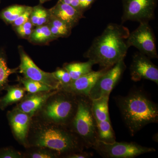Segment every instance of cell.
Masks as SVG:
<instances>
[{"instance_id": "1", "label": "cell", "mask_w": 158, "mask_h": 158, "mask_svg": "<svg viewBox=\"0 0 158 158\" xmlns=\"http://www.w3.org/2000/svg\"><path fill=\"white\" fill-rule=\"evenodd\" d=\"M31 147L47 148L63 158L69 154L83 151L86 147L81 139L68 127L36 116L31 118L27 138V148Z\"/></svg>"}, {"instance_id": "2", "label": "cell", "mask_w": 158, "mask_h": 158, "mask_svg": "<svg viewBox=\"0 0 158 158\" xmlns=\"http://www.w3.org/2000/svg\"><path fill=\"white\" fill-rule=\"evenodd\" d=\"M130 31L122 25L110 23L93 40L84 57L104 69H109L124 59L129 47L127 40Z\"/></svg>"}, {"instance_id": "3", "label": "cell", "mask_w": 158, "mask_h": 158, "mask_svg": "<svg viewBox=\"0 0 158 158\" xmlns=\"http://www.w3.org/2000/svg\"><path fill=\"white\" fill-rule=\"evenodd\" d=\"M116 102L131 135L148 124L157 123L158 105L142 90H131L126 96L117 97Z\"/></svg>"}, {"instance_id": "4", "label": "cell", "mask_w": 158, "mask_h": 158, "mask_svg": "<svg viewBox=\"0 0 158 158\" xmlns=\"http://www.w3.org/2000/svg\"><path fill=\"white\" fill-rule=\"evenodd\" d=\"M78 96L57 90L48 98L34 116L50 122L68 127L76 113Z\"/></svg>"}, {"instance_id": "5", "label": "cell", "mask_w": 158, "mask_h": 158, "mask_svg": "<svg viewBox=\"0 0 158 158\" xmlns=\"http://www.w3.org/2000/svg\"><path fill=\"white\" fill-rule=\"evenodd\" d=\"M76 113L68 127L84 142L92 148L98 141L97 123L91 109L92 101L88 96H78Z\"/></svg>"}, {"instance_id": "6", "label": "cell", "mask_w": 158, "mask_h": 158, "mask_svg": "<svg viewBox=\"0 0 158 158\" xmlns=\"http://www.w3.org/2000/svg\"><path fill=\"white\" fill-rule=\"evenodd\" d=\"M92 148L103 157L107 158H133L156 151L153 148L144 147L133 142L106 143L98 140Z\"/></svg>"}, {"instance_id": "7", "label": "cell", "mask_w": 158, "mask_h": 158, "mask_svg": "<svg viewBox=\"0 0 158 158\" xmlns=\"http://www.w3.org/2000/svg\"><path fill=\"white\" fill-rule=\"evenodd\" d=\"M139 23L137 29L130 32L127 40L129 47L136 48L150 59H157L156 37L152 28L149 23Z\"/></svg>"}, {"instance_id": "8", "label": "cell", "mask_w": 158, "mask_h": 158, "mask_svg": "<svg viewBox=\"0 0 158 158\" xmlns=\"http://www.w3.org/2000/svg\"><path fill=\"white\" fill-rule=\"evenodd\" d=\"M158 0H122V23L127 21L149 23L154 19Z\"/></svg>"}, {"instance_id": "9", "label": "cell", "mask_w": 158, "mask_h": 158, "mask_svg": "<svg viewBox=\"0 0 158 158\" xmlns=\"http://www.w3.org/2000/svg\"><path fill=\"white\" fill-rule=\"evenodd\" d=\"M18 50L20 59L19 73L22 74L26 78L41 82L55 90H59L61 85L52 73L41 70L26 52L22 46H19Z\"/></svg>"}, {"instance_id": "10", "label": "cell", "mask_w": 158, "mask_h": 158, "mask_svg": "<svg viewBox=\"0 0 158 158\" xmlns=\"http://www.w3.org/2000/svg\"><path fill=\"white\" fill-rule=\"evenodd\" d=\"M124 59L120 60L108 69L97 81L90 90L88 97L91 100L102 97H110L126 69Z\"/></svg>"}, {"instance_id": "11", "label": "cell", "mask_w": 158, "mask_h": 158, "mask_svg": "<svg viewBox=\"0 0 158 158\" xmlns=\"http://www.w3.org/2000/svg\"><path fill=\"white\" fill-rule=\"evenodd\" d=\"M131 78L135 82L142 79L149 80L158 85V68L147 56L137 52L134 54L130 66Z\"/></svg>"}, {"instance_id": "12", "label": "cell", "mask_w": 158, "mask_h": 158, "mask_svg": "<svg viewBox=\"0 0 158 158\" xmlns=\"http://www.w3.org/2000/svg\"><path fill=\"white\" fill-rule=\"evenodd\" d=\"M6 116L15 139L27 148V138L32 117L15 107L8 111Z\"/></svg>"}, {"instance_id": "13", "label": "cell", "mask_w": 158, "mask_h": 158, "mask_svg": "<svg viewBox=\"0 0 158 158\" xmlns=\"http://www.w3.org/2000/svg\"><path fill=\"white\" fill-rule=\"evenodd\" d=\"M108 69H102L97 71L92 70L69 85L61 87L59 90L67 91L77 96H88L97 81Z\"/></svg>"}, {"instance_id": "14", "label": "cell", "mask_w": 158, "mask_h": 158, "mask_svg": "<svg viewBox=\"0 0 158 158\" xmlns=\"http://www.w3.org/2000/svg\"><path fill=\"white\" fill-rule=\"evenodd\" d=\"M57 90L26 94L23 98L17 103L15 107L32 117L38 113L48 98Z\"/></svg>"}, {"instance_id": "15", "label": "cell", "mask_w": 158, "mask_h": 158, "mask_svg": "<svg viewBox=\"0 0 158 158\" xmlns=\"http://www.w3.org/2000/svg\"><path fill=\"white\" fill-rule=\"evenodd\" d=\"M49 10L52 15L61 20L72 29L78 24L80 20L85 17L83 12L59 1Z\"/></svg>"}, {"instance_id": "16", "label": "cell", "mask_w": 158, "mask_h": 158, "mask_svg": "<svg viewBox=\"0 0 158 158\" xmlns=\"http://www.w3.org/2000/svg\"><path fill=\"white\" fill-rule=\"evenodd\" d=\"M7 93L0 98V110H5L10 105L17 103L26 94L24 88L21 85H8L5 88Z\"/></svg>"}, {"instance_id": "17", "label": "cell", "mask_w": 158, "mask_h": 158, "mask_svg": "<svg viewBox=\"0 0 158 158\" xmlns=\"http://www.w3.org/2000/svg\"><path fill=\"white\" fill-rule=\"evenodd\" d=\"M95 65L92 61L86 62H72L65 63L63 67L68 71L73 81L92 71V67Z\"/></svg>"}, {"instance_id": "18", "label": "cell", "mask_w": 158, "mask_h": 158, "mask_svg": "<svg viewBox=\"0 0 158 158\" xmlns=\"http://www.w3.org/2000/svg\"><path fill=\"white\" fill-rule=\"evenodd\" d=\"M109 96L102 97L91 100V109L93 116L96 121L110 120L109 113Z\"/></svg>"}, {"instance_id": "19", "label": "cell", "mask_w": 158, "mask_h": 158, "mask_svg": "<svg viewBox=\"0 0 158 158\" xmlns=\"http://www.w3.org/2000/svg\"><path fill=\"white\" fill-rule=\"evenodd\" d=\"M56 39L52 34L48 26L46 24L35 27L28 40L34 44H44Z\"/></svg>"}, {"instance_id": "20", "label": "cell", "mask_w": 158, "mask_h": 158, "mask_svg": "<svg viewBox=\"0 0 158 158\" xmlns=\"http://www.w3.org/2000/svg\"><path fill=\"white\" fill-rule=\"evenodd\" d=\"M47 25L51 33L57 39L59 37H68L71 34L72 28L51 13Z\"/></svg>"}, {"instance_id": "21", "label": "cell", "mask_w": 158, "mask_h": 158, "mask_svg": "<svg viewBox=\"0 0 158 158\" xmlns=\"http://www.w3.org/2000/svg\"><path fill=\"white\" fill-rule=\"evenodd\" d=\"M51 16L49 9H47L39 4L32 7L30 20L35 27L47 24Z\"/></svg>"}, {"instance_id": "22", "label": "cell", "mask_w": 158, "mask_h": 158, "mask_svg": "<svg viewBox=\"0 0 158 158\" xmlns=\"http://www.w3.org/2000/svg\"><path fill=\"white\" fill-rule=\"evenodd\" d=\"M19 73V68H10L3 52H0V93L9 85V77L12 74Z\"/></svg>"}, {"instance_id": "23", "label": "cell", "mask_w": 158, "mask_h": 158, "mask_svg": "<svg viewBox=\"0 0 158 158\" xmlns=\"http://www.w3.org/2000/svg\"><path fill=\"white\" fill-rule=\"evenodd\" d=\"M29 6L15 5L3 9L0 12V18L8 24H11L21 14L27 10Z\"/></svg>"}, {"instance_id": "24", "label": "cell", "mask_w": 158, "mask_h": 158, "mask_svg": "<svg viewBox=\"0 0 158 158\" xmlns=\"http://www.w3.org/2000/svg\"><path fill=\"white\" fill-rule=\"evenodd\" d=\"M98 140L106 143H112L116 141L115 133L110 120L96 121Z\"/></svg>"}, {"instance_id": "25", "label": "cell", "mask_w": 158, "mask_h": 158, "mask_svg": "<svg viewBox=\"0 0 158 158\" xmlns=\"http://www.w3.org/2000/svg\"><path fill=\"white\" fill-rule=\"evenodd\" d=\"M17 81L24 88L26 92L27 93H37L41 91L55 90L41 82L26 78L24 77L18 76Z\"/></svg>"}, {"instance_id": "26", "label": "cell", "mask_w": 158, "mask_h": 158, "mask_svg": "<svg viewBox=\"0 0 158 158\" xmlns=\"http://www.w3.org/2000/svg\"><path fill=\"white\" fill-rule=\"evenodd\" d=\"M24 158H57L61 157L55 151L44 147H31L26 148Z\"/></svg>"}, {"instance_id": "27", "label": "cell", "mask_w": 158, "mask_h": 158, "mask_svg": "<svg viewBox=\"0 0 158 158\" xmlns=\"http://www.w3.org/2000/svg\"><path fill=\"white\" fill-rule=\"evenodd\" d=\"M34 26L31 23L30 20L21 25L14 28L15 31L20 37L24 39L28 40L31 36L33 30H34Z\"/></svg>"}, {"instance_id": "28", "label": "cell", "mask_w": 158, "mask_h": 158, "mask_svg": "<svg viewBox=\"0 0 158 158\" xmlns=\"http://www.w3.org/2000/svg\"><path fill=\"white\" fill-rule=\"evenodd\" d=\"M52 73L60 83L61 87L68 85L72 82L70 74L63 67L57 68Z\"/></svg>"}, {"instance_id": "29", "label": "cell", "mask_w": 158, "mask_h": 158, "mask_svg": "<svg viewBox=\"0 0 158 158\" xmlns=\"http://www.w3.org/2000/svg\"><path fill=\"white\" fill-rule=\"evenodd\" d=\"M0 158H24V154L11 146L3 147L0 148Z\"/></svg>"}, {"instance_id": "30", "label": "cell", "mask_w": 158, "mask_h": 158, "mask_svg": "<svg viewBox=\"0 0 158 158\" xmlns=\"http://www.w3.org/2000/svg\"><path fill=\"white\" fill-rule=\"evenodd\" d=\"M32 7L29 6L28 9L22 14L20 15L18 18L15 20L13 23L11 24V25L13 28L19 26L21 25L28 21L30 20V16L31 11H32Z\"/></svg>"}, {"instance_id": "31", "label": "cell", "mask_w": 158, "mask_h": 158, "mask_svg": "<svg viewBox=\"0 0 158 158\" xmlns=\"http://www.w3.org/2000/svg\"><path fill=\"white\" fill-rule=\"evenodd\" d=\"M93 155L90 153L81 151L73 153L65 156V158H89L91 157Z\"/></svg>"}, {"instance_id": "32", "label": "cell", "mask_w": 158, "mask_h": 158, "mask_svg": "<svg viewBox=\"0 0 158 158\" xmlns=\"http://www.w3.org/2000/svg\"><path fill=\"white\" fill-rule=\"evenodd\" d=\"M96 0H79L81 11L83 13L91 8Z\"/></svg>"}, {"instance_id": "33", "label": "cell", "mask_w": 158, "mask_h": 158, "mask_svg": "<svg viewBox=\"0 0 158 158\" xmlns=\"http://www.w3.org/2000/svg\"><path fill=\"white\" fill-rule=\"evenodd\" d=\"M59 1H60V2H62L65 3V4L72 6V7H73L75 9L82 12V11H81V9H80L79 0H59Z\"/></svg>"}, {"instance_id": "34", "label": "cell", "mask_w": 158, "mask_h": 158, "mask_svg": "<svg viewBox=\"0 0 158 158\" xmlns=\"http://www.w3.org/2000/svg\"><path fill=\"white\" fill-rule=\"evenodd\" d=\"M49 1H50V0H39L40 3V4H43V3L48 2Z\"/></svg>"}, {"instance_id": "35", "label": "cell", "mask_w": 158, "mask_h": 158, "mask_svg": "<svg viewBox=\"0 0 158 158\" xmlns=\"http://www.w3.org/2000/svg\"><path fill=\"white\" fill-rule=\"evenodd\" d=\"M1 0H0V3H1Z\"/></svg>"}]
</instances>
